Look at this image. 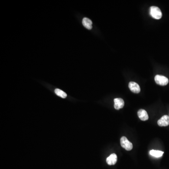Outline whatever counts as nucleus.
<instances>
[{
    "instance_id": "obj_1",
    "label": "nucleus",
    "mask_w": 169,
    "mask_h": 169,
    "mask_svg": "<svg viewBox=\"0 0 169 169\" xmlns=\"http://www.w3.org/2000/svg\"><path fill=\"white\" fill-rule=\"evenodd\" d=\"M150 14L153 18L156 19H160L162 17L161 10L157 6H151L150 8Z\"/></svg>"
},
{
    "instance_id": "obj_2",
    "label": "nucleus",
    "mask_w": 169,
    "mask_h": 169,
    "mask_svg": "<svg viewBox=\"0 0 169 169\" xmlns=\"http://www.w3.org/2000/svg\"><path fill=\"white\" fill-rule=\"evenodd\" d=\"M120 144L122 147L127 151H130L133 149V144L128 140L126 137H122L120 139Z\"/></svg>"
},
{
    "instance_id": "obj_3",
    "label": "nucleus",
    "mask_w": 169,
    "mask_h": 169,
    "mask_svg": "<svg viewBox=\"0 0 169 169\" xmlns=\"http://www.w3.org/2000/svg\"><path fill=\"white\" fill-rule=\"evenodd\" d=\"M155 80L156 83L158 85L163 86L167 85L169 83V79L168 78L163 75H156L155 77Z\"/></svg>"
},
{
    "instance_id": "obj_4",
    "label": "nucleus",
    "mask_w": 169,
    "mask_h": 169,
    "mask_svg": "<svg viewBox=\"0 0 169 169\" xmlns=\"http://www.w3.org/2000/svg\"><path fill=\"white\" fill-rule=\"evenodd\" d=\"M129 88L134 93H139L140 91V86L135 82L132 81L129 83Z\"/></svg>"
},
{
    "instance_id": "obj_5",
    "label": "nucleus",
    "mask_w": 169,
    "mask_h": 169,
    "mask_svg": "<svg viewBox=\"0 0 169 169\" xmlns=\"http://www.w3.org/2000/svg\"><path fill=\"white\" fill-rule=\"evenodd\" d=\"M158 125L160 127H167L169 125V116L164 115L157 122Z\"/></svg>"
},
{
    "instance_id": "obj_6",
    "label": "nucleus",
    "mask_w": 169,
    "mask_h": 169,
    "mask_svg": "<svg viewBox=\"0 0 169 169\" xmlns=\"http://www.w3.org/2000/svg\"><path fill=\"white\" fill-rule=\"evenodd\" d=\"M114 108L116 110H119V109L123 108L125 103L121 98H116L114 99Z\"/></svg>"
},
{
    "instance_id": "obj_7",
    "label": "nucleus",
    "mask_w": 169,
    "mask_h": 169,
    "mask_svg": "<svg viewBox=\"0 0 169 169\" xmlns=\"http://www.w3.org/2000/svg\"><path fill=\"white\" fill-rule=\"evenodd\" d=\"M117 160V158L116 154H112L107 158V159H106V162L109 165H114L116 164Z\"/></svg>"
},
{
    "instance_id": "obj_8",
    "label": "nucleus",
    "mask_w": 169,
    "mask_h": 169,
    "mask_svg": "<svg viewBox=\"0 0 169 169\" xmlns=\"http://www.w3.org/2000/svg\"><path fill=\"white\" fill-rule=\"evenodd\" d=\"M138 115L141 120L146 121L148 120V114L147 111L143 109H140L138 111Z\"/></svg>"
},
{
    "instance_id": "obj_9",
    "label": "nucleus",
    "mask_w": 169,
    "mask_h": 169,
    "mask_svg": "<svg viewBox=\"0 0 169 169\" xmlns=\"http://www.w3.org/2000/svg\"><path fill=\"white\" fill-rule=\"evenodd\" d=\"M83 26L88 30H91L92 28V21L90 19L87 18H84L82 20Z\"/></svg>"
},
{
    "instance_id": "obj_10",
    "label": "nucleus",
    "mask_w": 169,
    "mask_h": 169,
    "mask_svg": "<svg viewBox=\"0 0 169 169\" xmlns=\"http://www.w3.org/2000/svg\"><path fill=\"white\" fill-rule=\"evenodd\" d=\"M164 153V152L159 150H151L150 152V155L151 156H153L156 157H162Z\"/></svg>"
},
{
    "instance_id": "obj_11",
    "label": "nucleus",
    "mask_w": 169,
    "mask_h": 169,
    "mask_svg": "<svg viewBox=\"0 0 169 169\" xmlns=\"http://www.w3.org/2000/svg\"><path fill=\"white\" fill-rule=\"evenodd\" d=\"M55 92L56 93V95L63 98H65L67 97V94L64 92L62 90L59 89H56L55 90Z\"/></svg>"
}]
</instances>
